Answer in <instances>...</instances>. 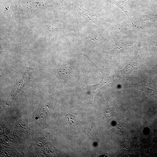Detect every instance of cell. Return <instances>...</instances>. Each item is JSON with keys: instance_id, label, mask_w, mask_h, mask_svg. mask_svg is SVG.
Returning a JSON list of instances; mask_svg holds the SVG:
<instances>
[{"instance_id": "5b68a950", "label": "cell", "mask_w": 157, "mask_h": 157, "mask_svg": "<svg viewBox=\"0 0 157 157\" xmlns=\"http://www.w3.org/2000/svg\"><path fill=\"white\" fill-rule=\"evenodd\" d=\"M138 68L137 62L133 60L120 71L122 75H125L131 73Z\"/></svg>"}, {"instance_id": "277c9868", "label": "cell", "mask_w": 157, "mask_h": 157, "mask_svg": "<svg viewBox=\"0 0 157 157\" xmlns=\"http://www.w3.org/2000/svg\"><path fill=\"white\" fill-rule=\"evenodd\" d=\"M72 69V64H66L59 70V75L61 76H60L62 79L65 81L69 78Z\"/></svg>"}, {"instance_id": "6da1fadb", "label": "cell", "mask_w": 157, "mask_h": 157, "mask_svg": "<svg viewBox=\"0 0 157 157\" xmlns=\"http://www.w3.org/2000/svg\"><path fill=\"white\" fill-rule=\"evenodd\" d=\"M131 86V88L141 90L157 99V90L152 81L149 79L143 80Z\"/></svg>"}, {"instance_id": "7a4b0ae2", "label": "cell", "mask_w": 157, "mask_h": 157, "mask_svg": "<svg viewBox=\"0 0 157 157\" xmlns=\"http://www.w3.org/2000/svg\"><path fill=\"white\" fill-rule=\"evenodd\" d=\"M108 1L118 6L128 15L130 8V0H108Z\"/></svg>"}, {"instance_id": "3957f363", "label": "cell", "mask_w": 157, "mask_h": 157, "mask_svg": "<svg viewBox=\"0 0 157 157\" xmlns=\"http://www.w3.org/2000/svg\"><path fill=\"white\" fill-rule=\"evenodd\" d=\"M110 81V80L106 78L102 77V81L99 83L95 85L88 86V93L92 99H93L95 93L102 86L109 82Z\"/></svg>"}]
</instances>
